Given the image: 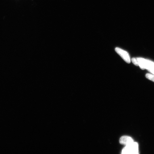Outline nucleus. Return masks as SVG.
I'll return each mask as SVG.
<instances>
[{"instance_id":"1","label":"nucleus","mask_w":154,"mask_h":154,"mask_svg":"<svg viewBox=\"0 0 154 154\" xmlns=\"http://www.w3.org/2000/svg\"><path fill=\"white\" fill-rule=\"evenodd\" d=\"M138 66L142 70L147 69L152 74L154 75V62L153 61L146 59L143 58L138 57Z\"/></svg>"},{"instance_id":"2","label":"nucleus","mask_w":154,"mask_h":154,"mask_svg":"<svg viewBox=\"0 0 154 154\" xmlns=\"http://www.w3.org/2000/svg\"><path fill=\"white\" fill-rule=\"evenodd\" d=\"M122 153L124 154L139 153L138 143L134 142L130 145L125 146L122 150Z\"/></svg>"},{"instance_id":"3","label":"nucleus","mask_w":154,"mask_h":154,"mask_svg":"<svg viewBox=\"0 0 154 154\" xmlns=\"http://www.w3.org/2000/svg\"><path fill=\"white\" fill-rule=\"evenodd\" d=\"M115 51L122 58L125 62L128 63H131L130 57L128 52L118 47L116 48Z\"/></svg>"},{"instance_id":"4","label":"nucleus","mask_w":154,"mask_h":154,"mask_svg":"<svg viewBox=\"0 0 154 154\" xmlns=\"http://www.w3.org/2000/svg\"><path fill=\"white\" fill-rule=\"evenodd\" d=\"M134 142L132 137L128 136H124L121 137L120 139V143L125 146L130 145Z\"/></svg>"},{"instance_id":"5","label":"nucleus","mask_w":154,"mask_h":154,"mask_svg":"<svg viewBox=\"0 0 154 154\" xmlns=\"http://www.w3.org/2000/svg\"><path fill=\"white\" fill-rule=\"evenodd\" d=\"M146 78L154 82V75L153 74H149V73H147L146 75Z\"/></svg>"},{"instance_id":"6","label":"nucleus","mask_w":154,"mask_h":154,"mask_svg":"<svg viewBox=\"0 0 154 154\" xmlns=\"http://www.w3.org/2000/svg\"><path fill=\"white\" fill-rule=\"evenodd\" d=\"M131 61L132 63H133L135 65H136V66H138V62L137 58H135L134 57L132 58L131 59Z\"/></svg>"}]
</instances>
